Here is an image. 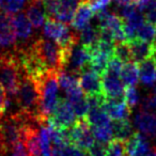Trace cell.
<instances>
[{"mask_svg": "<svg viewBox=\"0 0 156 156\" xmlns=\"http://www.w3.org/2000/svg\"><path fill=\"white\" fill-rule=\"evenodd\" d=\"M7 156H29L24 141H18L8 150Z\"/></svg>", "mask_w": 156, "mask_h": 156, "instance_id": "35", "label": "cell"}, {"mask_svg": "<svg viewBox=\"0 0 156 156\" xmlns=\"http://www.w3.org/2000/svg\"><path fill=\"white\" fill-rule=\"evenodd\" d=\"M26 8V15L29 22L32 25V27L35 29L41 28L45 23L46 17H47L46 16L47 14H46L41 0H29Z\"/></svg>", "mask_w": 156, "mask_h": 156, "instance_id": "17", "label": "cell"}, {"mask_svg": "<svg viewBox=\"0 0 156 156\" xmlns=\"http://www.w3.org/2000/svg\"><path fill=\"white\" fill-rule=\"evenodd\" d=\"M31 46L48 71H54L59 73L64 69V51L56 42L49 39L39 37L31 43Z\"/></svg>", "mask_w": 156, "mask_h": 156, "instance_id": "3", "label": "cell"}, {"mask_svg": "<svg viewBox=\"0 0 156 156\" xmlns=\"http://www.w3.org/2000/svg\"><path fill=\"white\" fill-rule=\"evenodd\" d=\"M106 156H127L125 147V141L113 139L107 145Z\"/></svg>", "mask_w": 156, "mask_h": 156, "instance_id": "30", "label": "cell"}, {"mask_svg": "<svg viewBox=\"0 0 156 156\" xmlns=\"http://www.w3.org/2000/svg\"><path fill=\"white\" fill-rule=\"evenodd\" d=\"M58 74V72L49 71L37 81L40 90V115L44 122L48 120L59 101Z\"/></svg>", "mask_w": 156, "mask_h": 156, "instance_id": "2", "label": "cell"}, {"mask_svg": "<svg viewBox=\"0 0 156 156\" xmlns=\"http://www.w3.org/2000/svg\"><path fill=\"white\" fill-rule=\"evenodd\" d=\"M0 121H1V117H0Z\"/></svg>", "mask_w": 156, "mask_h": 156, "instance_id": "43", "label": "cell"}, {"mask_svg": "<svg viewBox=\"0 0 156 156\" xmlns=\"http://www.w3.org/2000/svg\"><path fill=\"white\" fill-rule=\"evenodd\" d=\"M86 1L89 3L91 9L93 10V12H95V13L104 11L111 2V0H86Z\"/></svg>", "mask_w": 156, "mask_h": 156, "instance_id": "37", "label": "cell"}, {"mask_svg": "<svg viewBox=\"0 0 156 156\" xmlns=\"http://www.w3.org/2000/svg\"><path fill=\"white\" fill-rule=\"evenodd\" d=\"M150 1H151V0H133V5H134L139 11L142 12L143 10L145 9V7L149 5Z\"/></svg>", "mask_w": 156, "mask_h": 156, "instance_id": "39", "label": "cell"}, {"mask_svg": "<svg viewBox=\"0 0 156 156\" xmlns=\"http://www.w3.org/2000/svg\"><path fill=\"white\" fill-rule=\"evenodd\" d=\"M127 156H147L152 151L149 139L141 133L135 132L125 141Z\"/></svg>", "mask_w": 156, "mask_h": 156, "instance_id": "12", "label": "cell"}, {"mask_svg": "<svg viewBox=\"0 0 156 156\" xmlns=\"http://www.w3.org/2000/svg\"><path fill=\"white\" fill-rule=\"evenodd\" d=\"M48 123L56 128H69L76 123V115L69 100L59 98L54 111L48 118Z\"/></svg>", "mask_w": 156, "mask_h": 156, "instance_id": "8", "label": "cell"}, {"mask_svg": "<svg viewBox=\"0 0 156 156\" xmlns=\"http://www.w3.org/2000/svg\"><path fill=\"white\" fill-rule=\"evenodd\" d=\"M16 51L17 40L11 15L0 11V55H15Z\"/></svg>", "mask_w": 156, "mask_h": 156, "instance_id": "6", "label": "cell"}, {"mask_svg": "<svg viewBox=\"0 0 156 156\" xmlns=\"http://www.w3.org/2000/svg\"><path fill=\"white\" fill-rule=\"evenodd\" d=\"M15 100L20 111L39 122L42 121L40 115V90L39 86L27 75H23L20 88L15 94Z\"/></svg>", "mask_w": 156, "mask_h": 156, "instance_id": "1", "label": "cell"}, {"mask_svg": "<svg viewBox=\"0 0 156 156\" xmlns=\"http://www.w3.org/2000/svg\"><path fill=\"white\" fill-rule=\"evenodd\" d=\"M141 111L156 115V93L149 94L142 100V103L140 105Z\"/></svg>", "mask_w": 156, "mask_h": 156, "instance_id": "33", "label": "cell"}, {"mask_svg": "<svg viewBox=\"0 0 156 156\" xmlns=\"http://www.w3.org/2000/svg\"><path fill=\"white\" fill-rule=\"evenodd\" d=\"M113 57L119 59L122 63H126L132 61V55H130L129 46H128L127 42H122V43L115 44Z\"/></svg>", "mask_w": 156, "mask_h": 156, "instance_id": "28", "label": "cell"}, {"mask_svg": "<svg viewBox=\"0 0 156 156\" xmlns=\"http://www.w3.org/2000/svg\"><path fill=\"white\" fill-rule=\"evenodd\" d=\"M153 44L154 46H156V28H155V35H154V41H153Z\"/></svg>", "mask_w": 156, "mask_h": 156, "instance_id": "41", "label": "cell"}, {"mask_svg": "<svg viewBox=\"0 0 156 156\" xmlns=\"http://www.w3.org/2000/svg\"><path fill=\"white\" fill-rule=\"evenodd\" d=\"M78 75L74 73H69L67 71H61L58 74L59 86L61 89L66 93V96H71L74 94L80 93L83 92L80 86H79V80H78Z\"/></svg>", "mask_w": 156, "mask_h": 156, "instance_id": "19", "label": "cell"}, {"mask_svg": "<svg viewBox=\"0 0 156 156\" xmlns=\"http://www.w3.org/2000/svg\"><path fill=\"white\" fill-rule=\"evenodd\" d=\"M28 2L29 0H0V11L8 15H14L27 7Z\"/></svg>", "mask_w": 156, "mask_h": 156, "instance_id": "26", "label": "cell"}, {"mask_svg": "<svg viewBox=\"0 0 156 156\" xmlns=\"http://www.w3.org/2000/svg\"><path fill=\"white\" fill-rule=\"evenodd\" d=\"M105 112L112 120L128 119L130 115V108L127 106L125 100H110L106 98L103 106Z\"/></svg>", "mask_w": 156, "mask_h": 156, "instance_id": "16", "label": "cell"}, {"mask_svg": "<svg viewBox=\"0 0 156 156\" xmlns=\"http://www.w3.org/2000/svg\"><path fill=\"white\" fill-rule=\"evenodd\" d=\"M24 72L17 56L0 55V85L8 95H15L20 88Z\"/></svg>", "mask_w": 156, "mask_h": 156, "instance_id": "4", "label": "cell"}, {"mask_svg": "<svg viewBox=\"0 0 156 156\" xmlns=\"http://www.w3.org/2000/svg\"><path fill=\"white\" fill-rule=\"evenodd\" d=\"M90 58H91V55L89 49L78 42L73 46V48L69 50L67 55L64 69L69 73L79 75L83 69L89 67Z\"/></svg>", "mask_w": 156, "mask_h": 156, "instance_id": "9", "label": "cell"}, {"mask_svg": "<svg viewBox=\"0 0 156 156\" xmlns=\"http://www.w3.org/2000/svg\"><path fill=\"white\" fill-rule=\"evenodd\" d=\"M80 1L81 0H59V9L55 16V20L64 24L71 23Z\"/></svg>", "mask_w": 156, "mask_h": 156, "instance_id": "20", "label": "cell"}, {"mask_svg": "<svg viewBox=\"0 0 156 156\" xmlns=\"http://www.w3.org/2000/svg\"><path fill=\"white\" fill-rule=\"evenodd\" d=\"M154 35H155V27L153 24L145 20L143 24L138 27L136 32V39H140L142 41H147L153 43Z\"/></svg>", "mask_w": 156, "mask_h": 156, "instance_id": "27", "label": "cell"}, {"mask_svg": "<svg viewBox=\"0 0 156 156\" xmlns=\"http://www.w3.org/2000/svg\"><path fill=\"white\" fill-rule=\"evenodd\" d=\"M134 125L139 133L156 138V115L140 111L135 115Z\"/></svg>", "mask_w": 156, "mask_h": 156, "instance_id": "14", "label": "cell"}, {"mask_svg": "<svg viewBox=\"0 0 156 156\" xmlns=\"http://www.w3.org/2000/svg\"><path fill=\"white\" fill-rule=\"evenodd\" d=\"M115 5H117L119 9H122L124 7H127V5H132L133 3V0H112Z\"/></svg>", "mask_w": 156, "mask_h": 156, "instance_id": "40", "label": "cell"}, {"mask_svg": "<svg viewBox=\"0 0 156 156\" xmlns=\"http://www.w3.org/2000/svg\"><path fill=\"white\" fill-rule=\"evenodd\" d=\"M43 33L45 37L56 42L63 50H69L79 42V34L72 30L66 24L61 23L55 18H46L43 26Z\"/></svg>", "mask_w": 156, "mask_h": 156, "instance_id": "5", "label": "cell"}, {"mask_svg": "<svg viewBox=\"0 0 156 156\" xmlns=\"http://www.w3.org/2000/svg\"><path fill=\"white\" fill-rule=\"evenodd\" d=\"M58 152L59 156H89L88 152L83 151V150L78 149L73 144L63 145V147H52Z\"/></svg>", "mask_w": 156, "mask_h": 156, "instance_id": "31", "label": "cell"}, {"mask_svg": "<svg viewBox=\"0 0 156 156\" xmlns=\"http://www.w3.org/2000/svg\"><path fill=\"white\" fill-rule=\"evenodd\" d=\"M92 132H93L94 138L100 142L108 143L113 138L112 136V130H111V123L110 125L106 126H100V127H91Z\"/></svg>", "mask_w": 156, "mask_h": 156, "instance_id": "29", "label": "cell"}, {"mask_svg": "<svg viewBox=\"0 0 156 156\" xmlns=\"http://www.w3.org/2000/svg\"><path fill=\"white\" fill-rule=\"evenodd\" d=\"M86 121L90 125V127H100V126L110 125L111 121L105 110L100 108H90L88 111V115L86 117Z\"/></svg>", "mask_w": 156, "mask_h": 156, "instance_id": "25", "label": "cell"}, {"mask_svg": "<svg viewBox=\"0 0 156 156\" xmlns=\"http://www.w3.org/2000/svg\"><path fill=\"white\" fill-rule=\"evenodd\" d=\"M124 100H125L127 106L130 108V110H132L133 108H135V107L139 104L140 96H139V92L135 86L125 88V92H124Z\"/></svg>", "mask_w": 156, "mask_h": 156, "instance_id": "32", "label": "cell"}, {"mask_svg": "<svg viewBox=\"0 0 156 156\" xmlns=\"http://www.w3.org/2000/svg\"><path fill=\"white\" fill-rule=\"evenodd\" d=\"M67 98H69V104H71L72 108L74 110V113L78 118V120L86 119L88 111H89V105H88L87 96H85V93L80 92V93L69 96Z\"/></svg>", "mask_w": 156, "mask_h": 156, "instance_id": "23", "label": "cell"}, {"mask_svg": "<svg viewBox=\"0 0 156 156\" xmlns=\"http://www.w3.org/2000/svg\"><path fill=\"white\" fill-rule=\"evenodd\" d=\"M145 20L156 26V0H151L142 11Z\"/></svg>", "mask_w": 156, "mask_h": 156, "instance_id": "34", "label": "cell"}, {"mask_svg": "<svg viewBox=\"0 0 156 156\" xmlns=\"http://www.w3.org/2000/svg\"><path fill=\"white\" fill-rule=\"evenodd\" d=\"M8 94L0 85V117L2 118L5 115V104H7Z\"/></svg>", "mask_w": 156, "mask_h": 156, "instance_id": "38", "label": "cell"}, {"mask_svg": "<svg viewBox=\"0 0 156 156\" xmlns=\"http://www.w3.org/2000/svg\"><path fill=\"white\" fill-rule=\"evenodd\" d=\"M153 56H154V58L156 59V46H154V55H153Z\"/></svg>", "mask_w": 156, "mask_h": 156, "instance_id": "42", "label": "cell"}, {"mask_svg": "<svg viewBox=\"0 0 156 156\" xmlns=\"http://www.w3.org/2000/svg\"><path fill=\"white\" fill-rule=\"evenodd\" d=\"M78 80H79V86H80L81 90L86 95L103 93L101 75H98L96 72H94L90 67L83 69L78 75Z\"/></svg>", "mask_w": 156, "mask_h": 156, "instance_id": "11", "label": "cell"}, {"mask_svg": "<svg viewBox=\"0 0 156 156\" xmlns=\"http://www.w3.org/2000/svg\"><path fill=\"white\" fill-rule=\"evenodd\" d=\"M79 43L88 49H91L100 40V27L94 25H87L79 31Z\"/></svg>", "mask_w": 156, "mask_h": 156, "instance_id": "24", "label": "cell"}, {"mask_svg": "<svg viewBox=\"0 0 156 156\" xmlns=\"http://www.w3.org/2000/svg\"><path fill=\"white\" fill-rule=\"evenodd\" d=\"M87 152H88V154H89V156H106L107 145H106V143H104V142L95 141Z\"/></svg>", "mask_w": 156, "mask_h": 156, "instance_id": "36", "label": "cell"}, {"mask_svg": "<svg viewBox=\"0 0 156 156\" xmlns=\"http://www.w3.org/2000/svg\"><path fill=\"white\" fill-rule=\"evenodd\" d=\"M111 130L113 138L121 141H126L135 133L128 119L113 120L111 122Z\"/></svg>", "mask_w": 156, "mask_h": 156, "instance_id": "22", "label": "cell"}, {"mask_svg": "<svg viewBox=\"0 0 156 156\" xmlns=\"http://www.w3.org/2000/svg\"><path fill=\"white\" fill-rule=\"evenodd\" d=\"M120 78L125 87H133L138 83L139 80V69L138 64L134 61L126 62L122 65L121 72H120Z\"/></svg>", "mask_w": 156, "mask_h": 156, "instance_id": "21", "label": "cell"}, {"mask_svg": "<svg viewBox=\"0 0 156 156\" xmlns=\"http://www.w3.org/2000/svg\"><path fill=\"white\" fill-rule=\"evenodd\" d=\"M11 18L17 40V49L29 46L32 43H30V41L33 37V27L29 22L27 15L22 12H18L14 15H11Z\"/></svg>", "mask_w": 156, "mask_h": 156, "instance_id": "10", "label": "cell"}, {"mask_svg": "<svg viewBox=\"0 0 156 156\" xmlns=\"http://www.w3.org/2000/svg\"><path fill=\"white\" fill-rule=\"evenodd\" d=\"M139 79L145 87H153L156 80V59L153 57L139 63Z\"/></svg>", "mask_w": 156, "mask_h": 156, "instance_id": "18", "label": "cell"}, {"mask_svg": "<svg viewBox=\"0 0 156 156\" xmlns=\"http://www.w3.org/2000/svg\"><path fill=\"white\" fill-rule=\"evenodd\" d=\"M69 134L71 144L75 145L76 147L83 151L87 152L95 142L93 132L85 119L78 120L72 127H69Z\"/></svg>", "mask_w": 156, "mask_h": 156, "instance_id": "7", "label": "cell"}, {"mask_svg": "<svg viewBox=\"0 0 156 156\" xmlns=\"http://www.w3.org/2000/svg\"><path fill=\"white\" fill-rule=\"evenodd\" d=\"M93 13V10L91 9L89 3L86 0H81L71 22L72 29H74L75 31L83 30L87 25H89L90 20H92Z\"/></svg>", "mask_w": 156, "mask_h": 156, "instance_id": "15", "label": "cell"}, {"mask_svg": "<svg viewBox=\"0 0 156 156\" xmlns=\"http://www.w3.org/2000/svg\"><path fill=\"white\" fill-rule=\"evenodd\" d=\"M129 46L132 60L136 63H140L147 59L153 57L154 46L152 43L147 41H142L140 39H135L127 42Z\"/></svg>", "mask_w": 156, "mask_h": 156, "instance_id": "13", "label": "cell"}]
</instances>
